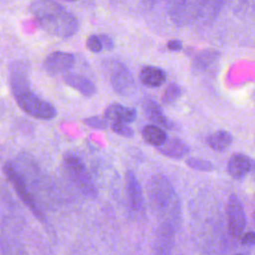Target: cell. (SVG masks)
I'll list each match as a JSON object with an SVG mask.
<instances>
[{
	"label": "cell",
	"instance_id": "cell-1",
	"mask_svg": "<svg viewBox=\"0 0 255 255\" xmlns=\"http://www.w3.org/2000/svg\"><path fill=\"white\" fill-rule=\"evenodd\" d=\"M30 10L40 27L53 36L69 38L79 30L76 17L60 3L39 0L31 4Z\"/></svg>",
	"mask_w": 255,
	"mask_h": 255
},
{
	"label": "cell",
	"instance_id": "cell-2",
	"mask_svg": "<svg viewBox=\"0 0 255 255\" xmlns=\"http://www.w3.org/2000/svg\"><path fill=\"white\" fill-rule=\"evenodd\" d=\"M149 202L160 223H168L175 227L178 225L180 205L178 196L163 175H153L147 183Z\"/></svg>",
	"mask_w": 255,
	"mask_h": 255
},
{
	"label": "cell",
	"instance_id": "cell-3",
	"mask_svg": "<svg viewBox=\"0 0 255 255\" xmlns=\"http://www.w3.org/2000/svg\"><path fill=\"white\" fill-rule=\"evenodd\" d=\"M15 100L20 108L36 119L51 120L56 117V109L48 102L36 96L29 88L13 92Z\"/></svg>",
	"mask_w": 255,
	"mask_h": 255
},
{
	"label": "cell",
	"instance_id": "cell-4",
	"mask_svg": "<svg viewBox=\"0 0 255 255\" xmlns=\"http://www.w3.org/2000/svg\"><path fill=\"white\" fill-rule=\"evenodd\" d=\"M64 162L74 184L87 196L96 197L97 187L82 159L74 153H66Z\"/></svg>",
	"mask_w": 255,
	"mask_h": 255
},
{
	"label": "cell",
	"instance_id": "cell-5",
	"mask_svg": "<svg viewBox=\"0 0 255 255\" xmlns=\"http://www.w3.org/2000/svg\"><path fill=\"white\" fill-rule=\"evenodd\" d=\"M228 228L233 237H240L246 226V215L243 205L235 194H231L227 202Z\"/></svg>",
	"mask_w": 255,
	"mask_h": 255
},
{
	"label": "cell",
	"instance_id": "cell-6",
	"mask_svg": "<svg viewBox=\"0 0 255 255\" xmlns=\"http://www.w3.org/2000/svg\"><path fill=\"white\" fill-rule=\"evenodd\" d=\"M4 172H5V175L7 176V178L9 179V181L11 182V184L13 185V187L15 188V190L17 191L20 198L30 207V209L38 217H42V213L39 210V208L37 207L36 202L34 201L33 197L28 192L27 186L25 184V181L23 179V176H22L21 172L10 162L5 164Z\"/></svg>",
	"mask_w": 255,
	"mask_h": 255
},
{
	"label": "cell",
	"instance_id": "cell-7",
	"mask_svg": "<svg viewBox=\"0 0 255 255\" xmlns=\"http://www.w3.org/2000/svg\"><path fill=\"white\" fill-rule=\"evenodd\" d=\"M200 2L172 1L168 3L170 17L177 25H184L200 14Z\"/></svg>",
	"mask_w": 255,
	"mask_h": 255
},
{
	"label": "cell",
	"instance_id": "cell-8",
	"mask_svg": "<svg viewBox=\"0 0 255 255\" xmlns=\"http://www.w3.org/2000/svg\"><path fill=\"white\" fill-rule=\"evenodd\" d=\"M176 227L168 223H160L157 228L151 255H172Z\"/></svg>",
	"mask_w": 255,
	"mask_h": 255
},
{
	"label": "cell",
	"instance_id": "cell-9",
	"mask_svg": "<svg viewBox=\"0 0 255 255\" xmlns=\"http://www.w3.org/2000/svg\"><path fill=\"white\" fill-rule=\"evenodd\" d=\"M111 83L114 90L123 96L131 95L135 90V82L133 76L131 75L130 71L123 64L117 65L112 74Z\"/></svg>",
	"mask_w": 255,
	"mask_h": 255
},
{
	"label": "cell",
	"instance_id": "cell-10",
	"mask_svg": "<svg viewBox=\"0 0 255 255\" xmlns=\"http://www.w3.org/2000/svg\"><path fill=\"white\" fill-rule=\"evenodd\" d=\"M75 64V57L67 52H54L50 54L45 62L44 68L45 70L52 75L60 74L70 70Z\"/></svg>",
	"mask_w": 255,
	"mask_h": 255
},
{
	"label": "cell",
	"instance_id": "cell-11",
	"mask_svg": "<svg viewBox=\"0 0 255 255\" xmlns=\"http://www.w3.org/2000/svg\"><path fill=\"white\" fill-rule=\"evenodd\" d=\"M105 118L111 125L114 124H130L136 118V110L134 108L124 107L120 104L110 105L105 112Z\"/></svg>",
	"mask_w": 255,
	"mask_h": 255
},
{
	"label": "cell",
	"instance_id": "cell-12",
	"mask_svg": "<svg viewBox=\"0 0 255 255\" xmlns=\"http://www.w3.org/2000/svg\"><path fill=\"white\" fill-rule=\"evenodd\" d=\"M127 182V194L129 205L135 211H139L143 208V195L138 183V180L133 171L128 170L126 175Z\"/></svg>",
	"mask_w": 255,
	"mask_h": 255
},
{
	"label": "cell",
	"instance_id": "cell-13",
	"mask_svg": "<svg viewBox=\"0 0 255 255\" xmlns=\"http://www.w3.org/2000/svg\"><path fill=\"white\" fill-rule=\"evenodd\" d=\"M252 168V160L241 153L233 154L227 165V169L229 174L234 179H242L246 176V174L251 170Z\"/></svg>",
	"mask_w": 255,
	"mask_h": 255
},
{
	"label": "cell",
	"instance_id": "cell-14",
	"mask_svg": "<svg viewBox=\"0 0 255 255\" xmlns=\"http://www.w3.org/2000/svg\"><path fill=\"white\" fill-rule=\"evenodd\" d=\"M143 111L145 116L154 124V126H160L163 128H171V124L169 123L166 116L163 114L161 108L158 104H156L151 99H144L143 104Z\"/></svg>",
	"mask_w": 255,
	"mask_h": 255
},
{
	"label": "cell",
	"instance_id": "cell-15",
	"mask_svg": "<svg viewBox=\"0 0 255 255\" xmlns=\"http://www.w3.org/2000/svg\"><path fill=\"white\" fill-rule=\"evenodd\" d=\"M158 150L165 156L172 158H180L188 153L189 146L182 139L177 137L166 138V140L158 146Z\"/></svg>",
	"mask_w": 255,
	"mask_h": 255
},
{
	"label": "cell",
	"instance_id": "cell-16",
	"mask_svg": "<svg viewBox=\"0 0 255 255\" xmlns=\"http://www.w3.org/2000/svg\"><path fill=\"white\" fill-rule=\"evenodd\" d=\"M64 81L67 85L87 97L93 96L97 91L96 86L92 81L79 74H68L64 77Z\"/></svg>",
	"mask_w": 255,
	"mask_h": 255
},
{
	"label": "cell",
	"instance_id": "cell-17",
	"mask_svg": "<svg viewBox=\"0 0 255 255\" xmlns=\"http://www.w3.org/2000/svg\"><path fill=\"white\" fill-rule=\"evenodd\" d=\"M139 79L145 86L159 87L165 82L166 74L162 69L158 67L146 66L140 71Z\"/></svg>",
	"mask_w": 255,
	"mask_h": 255
},
{
	"label": "cell",
	"instance_id": "cell-18",
	"mask_svg": "<svg viewBox=\"0 0 255 255\" xmlns=\"http://www.w3.org/2000/svg\"><path fill=\"white\" fill-rule=\"evenodd\" d=\"M142 136L146 142L157 147L160 146L167 138L164 130L154 125L145 126L142 129Z\"/></svg>",
	"mask_w": 255,
	"mask_h": 255
},
{
	"label": "cell",
	"instance_id": "cell-19",
	"mask_svg": "<svg viewBox=\"0 0 255 255\" xmlns=\"http://www.w3.org/2000/svg\"><path fill=\"white\" fill-rule=\"evenodd\" d=\"M207 142L214 150L222 151L228 148L231 144L232 135L226 130H217L208 136Z\"/></svg>",
	"mask_w": 255,
	"mask_h": 255
},
{
	"label": "cell",
	"instance_id": "cell-20",
	"mask_svg": "<svg viewBox=\"0 0 255 255\" xmlns=\"http://www.w3.org/2000/svg\"><path fill=\"white\" fill-rule=\"evenodd\" d=\"M217 56V53L213 52V51H210V50H207V51H204V52H201L199 55L196 56V58L194 59V62H193V65L196 69H204L206 68L210 63H212L215 58Z\"/></svg>",
	"mask_w": 255,
	"mask_h": 255
},
{
	"label": "cell",
	"instance_id": "cell-21",
	"mask_svg": "<svg viewBox=\"0 0 255 255\" xmlns=\"http://www.w3.org/2000/svg\"><path fill=\"white\" fill-rule=\"evenodd\" d=\"M180 95H181L180 87L176 84H170L164 91L161 101L163 104L169 105V104H172L175 101H177L179 99Z\"/></svg>",
	"mask_w": 255,
	"mask_h": 255
},
{
	"label": "cell",
	"instance_id": "cell-22",
	"mask_svg": "<svg viewBox=\"0 0 255 255\" xmlns=\"http://www.w3.org/2000/svg\"><path fill=\"white\" fill-rule=\"evenodd\" d=\"M186 164L196 170L200 171H210L213 169V164L206 160V159H201V158H196V157H189L186 159Z\"/></svg>",
	"mask_w": 255,
	"mask_h": 255
},
{
	"label": "cell",
	"instance_id": "cell-23",
	"mask_svg": "<svg viewBox=\"0 0 255 255\" xmlns=\"http://www.w3.org/2000/svg\"><path fill=\"white\" fill-rule=\"evenodd\" d=\"M84 122L86 125H88L91 128H94L104 129L108 126V122H107L106 118L101 117V116H94V117L87 118V119H85Z\"/></svg>",
	"mask_w": 255,
	"mask_h": 255
},
{
	"label": "cell",
	"instance_id": "cell-24",
	"mask_svg": "<svg viewBox=\"0 0 255 255\" xmlns=\"http://www.w3.org/2000/svg\"><path fill=\"white\" fill-rule=\"evenodd\" d=\"M112 129L117 132L118 134H121L123 136H127V137H131L134 134V131L131 128H129L128 125L125 124H114L111 125Z\"/></svg>",
	"mask_w": 255,
	"mask_h": 255
},
{
	"label": "cell",
	"instance_id": "cell-25",
	"mask_svg": "<svg viewBox=\"0 0 255 255\" xmlns=\"http://www.w3.org/2000/svg\"><path fill=\"white\" fill-rule=\"evenodd\" d=\"M87 47L91 52H94V53H99L100 51L103 50L102 44L98 35L89 36V38L87 39Z\"/></svg>",
	"mask_w": 255,
	"mask_h": 255
},
{
	"label": "cell",
	"instance_id": "cell-26",
	"mask_svg": "<svg viewBox=\"0 0 255 255\" xmlns=\"http://www.w3.org/2000/svg\"><path fill=\"white\" fill-rule=\"evenodd\" d=\"M98 36H99V39L101 41L103 49L112 50L114 48V41L110 36H108L106 34H101V35H98Z\"/></svg>",
	"mask_w": 255,
	"mask_h": 255
},
{
	"label": "cell",
	"instance_id": "cell-27",
	"mask_svg": "<svg viewBox=\"0 0 255 255\" xmlns=\"http://www.w3.org/2000/svg\"><path fill=\"white\" fill-rule=\"evenodd\" d=\"M241 242L243 245L248 247L255 246V232H247L243 234L241 237Z\"/></svg>",
	"mask_w": 255,
	"mask_h": 255
},
{
	"label": "cell",
	"instance_id": "cell-28",
	"mask_svg": "<svg viewBox=\"0 0 255 255\" xmlns=\"http://www.w3.org/2000/svg\"><path fill=\"white\" fill-rule=\"evenodd\" d=\"M168 50L170 51H179L182 49V43L179 40H170L166 44Z\"/></svg>",
	"mask_w": 255,
	"mask_h": 255
},
{
	"label": "cell",
	"instance_id": "cell-29",
	"mask_svg": "<svg viewBox=\"0 0 255 255\" xmlns=\"http://www.w3.org/2000/svg\"><path fill=\"white\" fill-rule=\"evenodd\" d=\"M235 255H247V253H237V254H235Z\"/></svg>",
	"mask_w": 255,
	"mask_h": 255
}]
</instances>
